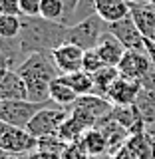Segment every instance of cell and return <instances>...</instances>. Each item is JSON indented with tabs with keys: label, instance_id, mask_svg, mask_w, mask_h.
Instances as JSON below:
<instances>
[{
	"label": "cell",
	"instance_id": "cell-25",
	"mask_svg": "<svg viewBox=\"0 0 155 159\" xmlns=\"http://www.w3.org/2000/svg\"><path fill=\"white\" fill-rule=\"evenodd\" d=\"M68 143H64L60 135H46V137H40L38 139V149H44V151H52V153H58L62 155V151L66 149Z\"/></svg>",
	"mask_w": 155,
	"mask_h": 159
},
{
	"label": "cell",
	"instance_id": "cell-23",
	"mask_svg": "<svg viewBox=\"0 0 155 159\" xmlns=\"http://www.w3.org/2000/svg\"><path fill=\"white\" fill-rule=\"evenodd\" d=\"M84 131H86V129L80 125L72 116H68V119L62 123V127L58 129V135H60V139H62L64 143H76V141L82 139Z\"/></svg>",
	"mask_w": 155,
	"mask_h": 159
},
{
	"label": "cell",
	"instance_id": "cell-29",
	"mask_svg": "<svg viewBox=\"0 0 155 159\" xmlns=\"http://www.w3.org/2000/svg\"><path fill=\"white\" fill-rule=\"evenodd\" d=\"M64 4V10H66V16H64L62 24H66V26H70V20H74V14H76V10L80 6V0H62Z\"/></svg>",
	"mask_w": 155,
	"mask_h": 159
},
{
	"label": "cell",
	"instance_id": "cell-21",
	"mask_svg": "<svg viewBox=\"0 0 155 159\" xmlns=\"http://www.w3.org/2000/svg\"><path fill=\"white\" fill-rule=\"evenodd\" d=\"M135 107L139 109V113H141L143 121L147 125L155 123V89H141L135 102Z\"/></svg>",
	"mask_w": 155,
	"mask_h": 159
},
{
	"label": "cell",
	"instance_id": "cell-30",
	"mask_svg": "<svg viewBox=\"0 0 155 159\" xmlns=\"http://www.w3.org/2000/svg\"><path fill=\"white\" fill-rule=\"evenodd\" d=\"M26 159H62V155L52 153V151H44V149H34L26 155Z\"/></svg>",
	"mask_w": 155,
	"mask_h": 159
},
{
	"label": "cell",
	"instance_id": "cell-9",
	"mask_svg": "<svg viewBox=\"0 0 155 159\" xmlns=\"http://www.w3.org/2000/svg\"><path fill=\"white\" fill-rule=\"evenodd\" d=\"M141 82L139 80H129V78H123L119 76L113 86L107 89L106 98L113 106H135L139 93H141Z\"/></svg>",
	"mask_w": 155,
	"mask_h": 159
},
{
	"label": "cell",
	"instance_id": "cell-17",
	"mask_svg": "<svg viewBox=\"0 0 155 159\" xmlns=\"http://www.w3.org/2000/svg\"><path fill=\"white\" fill-rule=\"evenodd\" d=\"M78 98H80V96L68 86L66 82H64V78H62V76L56 78V80L52 82V86H50V99H52L56 106H60V107L70 109V107L74 106V103H76V99H78Z\"/></svg>",
	"mask_w": 155,
	"mask_h": 159
},
{
	"label": "cell",
	"instance_id": "cell-12",
	"mask_svg": "<svg viewBox=\"0 0 155 159\" xmlns=\"http://www.w3.org/2000/svg\"><path fill=\"white\" fill-rule=\"evenodd\" d=\"M129 14H131L133 22L137 24L139 32L147 42H155V10L149 2H135L129 6Z\"/></svg>",
	"mask_w": 155,
	"mask_h": 159
},
{
	"label": "cell",
	"instance_id": "cell-28",
	"mask_svg": "<svg viewBox=\"0 0 155 159\" xmlns=\"http://www.w3.org/2000/svg\"><path fill=\"white\" fill-rule=\"evenodd\" d=\"M40 4L42 0H20V14L22 16H40Z\"/></svg>",
	"mask_w": 155,
	"mask_h": 159
},
{
	"label": "cell",
	"instance_id": "cell-36",
	"mask_svg": "<svg viewBox=\"0 0 155 159\" xmlns=\"http://www.w3.org/2000/svg\"><path fill=\"white\" fill-rule=\"evenodd\" d=\"M92 159H112V155H99V157H92Z\"/></svg>",
	"mask_w": 155,
	"mask_h": 159
},
{
	"label": "cell",
	"instance_id": "cell-4",
	"mask_svg": "<svg viewBox=\"0 0 155 159\" xmlns=\"http://www.w3.org/2000/svg\"><path fill=\"white\" fill-rule=\"evenodd\" d=\"M34 149H38V139L26 127H16L6 121H0V151L28 155Z\"/></svg>",
	"mask_w": 155,
	"mask_h": 159
},
{
	"label": "cell",
	"instance_id": "cell-31",
	"mask_svg": "<svg viewBox=\"0 0 155 159\" xmlns=\"http://www.w3.org/2000/svg\"><path fill=\"white\" fill-rule=\"evenodd\" d=\"M12 70V64H10V58L6 56V52H4L2 48H0V80H2L6 74Z\"/></svg>",
	"mask_w": 155,
	"mask_h": 159
},
{
	"label": "cell",
	"instance_id": "cell-27",
	"mask_svg": "<svg viewBox=\"0 0 155 159\" xmlns=\"http://www.w3.org/2000/svg\"><path fill=\"white\" fill-rule=\"evenodd\" d=\"M62 159H92L88 153V149L84 147L82 141H76V143H68L66 149L62 151Z\"/></svg>",
	"mask_w": 155,
	"mask_h": 159
},
{
	"label": "cell",
	"instance_id": "cell-39",
	"mask_svg": "<svg viewBox=\"0 0 155 159\" xmlns=\"http://www.w3.org/2000/svg\"><path fill=\"white\" fill-rule=\"evenodd\" d=\"M141 2H151V0H141Z\"/></svg>",
	"mask_w": 155,
	"mask_h": 159
},
{
	"label": "cell",
	"instance_id": "cell-19",
	"mask_svg": "<svg viewBox=\"0 0 155 159\" xmlns=\"http://www.w3.org/2000/svg\"><path fill=\"white\" fill-rule=\"evenodd\" d=\"M92 78H93V93L106 98L107 89L112 88L113 82L119 78V70L116 66H103L102 70H98L96 74H92Z\"/></svg>",
	"mask_w": 155,
	"mask_h": 159
},
{
	"label": "cell",
	"instance_id": "cell-22",
	"mask_svg": "<svg viewBox=\"0 0 155 159\" xmlns=\"http://www.w3.org/2000/svg\"><path fill=\"white\" fill-rule=\"evenodd\" d=\"M20 30H22V16L0 14V38H2V40L18 38Z\"/></svg>",
	"mask_w": 155,
	"mask_h": 159
},
{
	"label": "cell",
	"instance_id": "cell-32",
	"mask_svg": "<svg viewBox=\"0 0 155 159\" xmlns=\"http://www.w3.org/2000/svg\"><path fill=\"white\" fill-rule=\"evenodd\" d=\"M112 159H135V157H133L131 153L127 151V147L123 145V147H121V149H119V151L116 153V155H112Z\"/></svg>",
	"mask_w": 155,
	"mask_h": 159
},
{
	"label": "cell",
	"instance_id": "cell-38",
	"mask_svg": "<svg viewBox=\"0 0 155 159\" xmlns=\"http://www.w3.org/2000/svg\"><path fill=\"white\" fill-rule=\"evenodd\" d=\"M149 4H151V6H153V10H155V0H151V2H149Z\"/></svg>",
	"mask_w": 155,
	"mask_h": 159
},
{
	"label": "cell",
	"instance_id": "cell-33",
	"mask_svg": "<svg viewBox=\"0 0 155 159\" xmlns=\"http://www.w3.org/2000/svg\"><path fill=\"white\" fill-rule=\"evenodd\" d=\"M0 159H26V155H14V153H4V151H0Z\"/></svg>",
	"mask_w": 155,
	"mask_h": 159
},
{
	"label": "cell",
	"instance_id": "cell-1",
	"mask_svg": "<svg viewBox=\"0 0 155 159\" xmlns=\"http://www.w3.org/2000/svg\"><path fill=\"white\" fill-rule=\"evenodd\" d=\"M20 78L24 80L28 89V99L36 103H48L50 99V86L56 78H60V70L54 62L52 52H36L30 54L22 64L16 68Z\"/></svg>",
	"mask_w": 155,
	"mask_h": 159
},
{
	"label": "cell",
	"instance_id": "cell-18",
	"mask_svg": "<svg viewBox=\"0 0 155 159\" xmlns=\"http://www.w3.org/2000/svg\"><path fill=\"white\" fill-rule=\"evenodd\" d=\"M80 141H82V143H84V147L88 149L89 157L109 155V153H107V139H106V135L102 133V129H98V127L86 129Z\"/></svg>",
	"mask_w": 155,
	"mask_h": 159
},
{
	"label": "cell",
	"instance_id": "cell-10",
	"mask_svg": "<svg viewBox=\"0 0 155 159\" xmlns=\"http://www.w3.org/2000/svg\"><path fill=\"white\" fill-rule=\"evenodd\" d=\"M52 56L62 76L84 70V50L74 46V44H62L52 52Z\"/></svg>",
	"mask_w": 155,
	"mask_h": 159
},
{
	"label": "cell",
	"instance_id": "cell-11",
	"mask_svg": "<svg viewBox=\"0 0 155 159\" xmlns=\"http://www.w3.org/2000/svg\"><path fill=\"white\" fill-rule=\"evenodd\" d=\"M98 129H102V133L106 135L107 139V153L109 155H116V153L121 149L123 145L127 143V139H129V129H125L121 125L119 121H116L112 116H106V117H102L98 121Z\"/></svg>",
	"mask_w": 155,
	"mask_h": 159
},
{
	"label": "cell",
	"instance_id": "cell-20",
	"mask_svg": "<svg viewBox=\"0 0 155 159\" xmlns=\"http://www.w3.org/2000/svg\"><path fill=\"white\" fill-rule=\"evenodd\" d=\"M62 78H64V82H66L68 86L78 93V96L93 93V78H92V74L84 72V70L74 72V74H66V76H62Z\"/></svg>",
	"mask_w": 155,
	"mask_h": 159
},
{
	"label": "cell",
	"instance_id": "cell-24",
	"mask_svg": "<svg viewBox=\"0 0 155 159\" xmlns=\"http://www.w3.org/2000/svg\"><path fill=\"white\" fill-rule=\"evenodd\" d=\"M66 16L62 0H42L40 4V18L52 20V22H62Z\"/></svg>",
	"mask_w": 155,
	"mask_h": 159
},
{
	"label": "cell",
	"instance_id": "cell-35",
	"mask_svg": "<svg viewBox=\"0 0 155 159\" xmlns=\"http://www.w3.org/2000/svg\"><path fill=\"white\" fill-rule=\"evenodd\" d=\"M145 129H147V133H149V135H151V139H153V143H155V123H151V125H147Z\"/></svg>",
	"mask_w": 155,
	"mask_h": 159
},
{
	"label": "cell",
	"instance_id": "cell-7",
	"mask_svg": "<svg viewBox=\"0 0 155 159\" xmlns=\"http://www.w3.org/2000/svg\"><path fill=\"white\" fill-rule=\"evenodd\" d=\"M107 30L121 42V46L125 50H139V52L147 50V40L139 32V28L133 22L131 14L117 20V22H113V24H107Z\"/></svg>",
	"mask_w": 155,
	"mask_h": 159
},
{
	"label": "cell",
	"instance_id": "cell-26",
	"mask_svg": "<svg viewBox=\"0 0 155 159\" xmlns=\"http://www.w3.org/2000/svg\"><path fill=\"white\" fill-rule=\"evenodd\" d=\"M103 66H106V64H103V60H102V56H99V52L96 48L84 52V72L96 74L98 70H102Z\"/></svg>",
	"mask_w": 155,
	"mask_h": 159
},
{
	"label": "cell",
	"instance_id": "cell-13",
	"mask_svg": "<svg viewBox=\"0 0 155 159\" xmlns=\"http://www.w3.org/2000/svg\"><path fill=\"white\" fill-rule=\"evenodd\" d=\"M98 52H99V56H102V60H103V64L106 66H119V62H121V58H123V54L127 52L125 48L121 46V42L113 36L112 32H107L103 34V38H102V42L98 44Z\"/></svg>",
	"mask_w": 155,
	"mask_h": 159
},
{
	"label": "cell",
	"instance_id": "cell-14",
	"mask_svg": "<svg viewBox=\"0 0 155 159\" xmlns=\"http://www.w3.org/2000/svg\"><path fill=\"white\" fill-rule=\"evenodd\" d=\"M125 147L135 159H155V143H153L151 135L147 133V129L131 133Z\"/></svg>",
	"mask_w": 155,
	"mask_h": 159
},
{
	"label": "cell",
	"instance_id": "cell-15",
	"mask_svg": "<svg viewBox=\"0 0 155 159\" xmlns=\"http://www.w3.org/2000/svg\"><path fill=\"white\" fill-rule=\"evenodd\" d=\"M0 99H28L26 84L16 70H10L0 80Z\"/></svg>",
	"mask_w": 155,
	"mask_h": 159
},
{
	"label": "cell",
	"instance_id": "cell-8",
	"mask_svg": "<svg viewBox=\"0 0 155 159\" xmlns=\"http://www.w3.org/2000/svg\"><path fill=\"white\" fill-rule=\"evenodd\" d=\"M151 66H153V62H151V56H149L147 50H143V52H139V50H127L123 54L117 70H119V76L141 82V78L151 70Z\"/></svg>",
	"mask_w": 155,
	"mask_h": 159
},
{
	"label": "cell",
	"instance_id": "cell-37",
	"mask_svg": "<svg viewBox=\"0 0 155 159\" xmlns=\"http://www.w3.org/2000/svg\"><path fill=\"white\" fill-rule=\"evenodd\" d=\"M123 2H127L129 6H131V4H135V2H139V0H123Z\"/></svg>",
	"mask_w": 155,
	"mask_h": 159
},
{
	"label": "cell",
	"instance_id": "cell-34",
	"mask_svg": "<svg viewBox=\"0 0 155 159\" xmlns=\"http://www.w3.org/2000/svg\"><path fill=\"white\" fill-rule=\"evenodd\" d=\"M147 52H149V56H151L153 66H155V42H147Z\"/></svg>",
	"mask_w": 155,
	"mask_h": 159
},
{
	"label": "cell",
	"instance_id": "cell-6",
	"mask_svg": "<svg viewBox=\"0 0 155 159\" xmlns=\"http://www.w3.org/2000/svg\"><path fill=\"white\" fill-rule=\"evenodd\" d=\"M48 103H36L30 99H0V121H6L16 127H28L30 119Z\"/></svg>",
	"mask_w": 155,
	"mask_h": 159
},
{
	"label": "cell",
	"instance_id": "cell-3",
	"mask_svg": "<svg viewBox=\"0 0 155 159\" xmlns=\"http://www.w3.org/2000/svg\"><path fill=\"white\" fill-rule=\"evenodd\" d=\"M107 32V22L99 14H92L82 22L70 24L68 34H66V44H74V46L86 50L98 48V44L102 42L103 34Z\"/></svg>",
	"mask_w": 155,
	"mask_h": 159
},
{
	"label": "cell",
	"instance_id": "cell-2",
	"mask_svg": "<svg viewBox=\"0 0 155 159\" xmlns=\"http://www.w3.org/2000/svg\"><path fill=\"white\" fill-rule=\"evenodd\" d=\"M68 26L62 22H52L40 16H22V30H20V48L24 58L36 52H54L62 44H66Z\"/></svg>",
	"mask_w": 155,
	"mask_h": 159
},
{
	"label": "cell",
	"instance_id": "cell-16",
	"mask_svg": "<svg viewBox=\"0 0 155 159\" xmlns=\"http://www.w3.org/2000/svg\"><path fill=\"white\" fill-rule=\"evenodd\" d=\"M96 14H99L107 24L129 16V4L123 0H96Z\"/></svg>",
	"mask_w": 155,
	"mask_h": 159
},
{
	"label": "cell",
	"instance_id": "cell-5",
	"mask_svg": "<svg viewBox=\"0 0 155 159\" xmlns=\"http://www.w3.org/2000/svg\"><path fill=\"white\" fill-rule=\"evenodd\" d=\"M68 116H70V111L66 107H60L52 102V103H48L46 107H42L36 116L30 119L26 129L36 139L46 137V135H56L58 129L62 127V123L68 119Z\"/></svg>",
	"mask_w": 155,
	"mask_h": 159
}]
</instances>
